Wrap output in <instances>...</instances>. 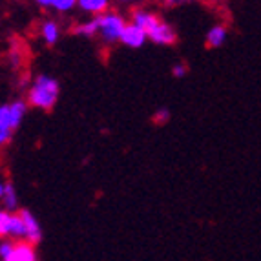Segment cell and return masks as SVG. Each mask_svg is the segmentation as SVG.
<instances>
[{
  "label": "cell",
  "mask_w": 261,
  "mask_h": 261,
  "mask_svg": "<svg viewBox=\"0 0 261 261\" xmlns=\"http://www.w3.org/2000/svg\"><path fill=\"white\" fill-rule=\"evenodd\" d=\"M188 2H194V0H165L166 6H181V4H188Z\"/></svg>",
  "instance_id": "cell-21"
},
{
  "label": "cell",
  "mask_w": 261,
  "mask_h": 261,
  "mask_svg": "<svg viewBox=\"0 0 261 261\" xmlns=\"http://www.w3.org/2000/svg\"><path fill=\"white\" fill-rule=\"evenodd\" d=\"M37 4L42 6V8H48V6H53V0H35Z\"/></svg>",
  "instance_id": "cell-22"
},
{
  "label": "cell",
  "mask_w": 261,
  "mask_h": 261,
  "mask_svg": "<svg viewBox=\"0 0 261 261\" xmlns=\"http://www.w3.org/2000/svg\"><path fill=\"white\" fill-rule=\"evenodd\" d=\"M226 40V30L223 26H214L206 35V44L210 48H219Z\"/></svg>",
  "instance_id": "cell-9"
},
{
  "label": "cell",
  "mask_w": 261,
  "mask_h": 261,
  "mask_svg": "<svg viewBox=\"0 0 261 261\" xmlns=\"http://www.w3.org/2000/svg\"><path fill=\"white\" fill-rule=\"evenodd\" d=\"M59 97V83L48 75H40L30 90V102L37 108L51 110Z\"/></svg>",
  "instance_id": "cell-2"
},
{
  "label": "cell",
  "mask_w": 261,
  "mask_h": 261,
  "mask_svg": "<svg viewBox=\"0 0 261 261\" xmlns=\"http://www.w3.org/2000/svg\"><path fill=\"white\" fill-rule=\"evenodd\" d=\"M146 39H148V35H146L144 28L139 26L137 22H134V24H128V26L124 28V33H122V37H121V42L126 44V46H130V48H141V46L146 42Z\"/></svg>",
  "instance_id": "cell-4"
},
{
  "label": "cell",
  "mask_w": 261,
  "mask_h": 261,
  "mask_svg": "<svg viewBox=\"0 0 261 261\" xmlns=\"http://www.w3.org/2000/svg\"><path fill=\"white\" fill-rule=\"evenodd\" d=\"M134 22H137L139 26H143L144 31H146V35H148V39L153 40L155 44L168 46V44L175 42L174 30H172L168 24H165L163 20H159L155 15L146 13V11H135Z\"/></svg>",
  "instance_id": "cell-1"
},
{
  "label": "cell",
  "mask_w": 261,
  "mask_h": 261,
  "mask_svg": "<svg viewBox=\"0 0 261 261\" xmlns=\"http://www.w3.org/2000/svg\"><path fill=\"white\" fill-rule=\"evenodd\" d=\"M24 234H26V226H24L22 214H11V221H9V236L24 238Z\"/></svg>",
  "instance_id": "cell-11"
},
{
  "label": "cell",
  "mask_w": 261,
  "mask_h": 261,
  "mask_svg": "<svg viewBox=\"0 0 261 261\" xmlns=\"http://www.w3.org/2000/svg\"><path fill=\"white\" fill-rule=\"evenodd\" d=\"M37 254L31 241H17L13 245V252L9 256V261H35Z\"/></svg>",
  "instance_id": "cell-5"
},
{
  "label": "cell",
  "mask_w": 261,
  "mask_h": 261,
  "mask_svg": "<svg viewBox=\"0 0 261 261\" xmlns=\"http://www.w3.org/2000/svg\"><path fill=\"white\" fill-rule=\"evenodd\" d=\"M42 37L46 40V44L53 46V44L59 40V26H57L55 22H46L42 26Z\"/></svg>",
  "instance_id": "cell-12"
},
{
  "label": "cell",
  "mask_w": 261,
  "mask_h": 261,
  "mask_svg": "<svg viewBox=\"0 0 261 261\" xmlns=\"http://www.w3.org/2000/svg\"><path fill=\"white\" fill-rule=\"evenodd\" d=\"M0 197L4 201V206L9 210L17 208V194H15V188L11 183H2L0 185Z\"/></svg>",
  "instance_id": "cell-8"
},
{
  "label": "cell",
  "mask_w": 261,
  "mask_h": 261,
  "mask_svg": "<svg viewBox=\"0 0 261 261\" xmlns=\"http://www.w3.org/2000/svg\"><path fill=\"white\" fill-rule=\"evenodd\" d=\"M13 121H11V115H9V105H4L0 108V143L6 144L11 137V132H13Z\"/></svg>",
  "instance_id": "cell-7"
},
{
  "label": "cell",
  "mask_w": 261,
  "mask_h": 261,
  "mask_svg": "<svg viewBox=\"0 0 261 261\" xmlns=\"http://www.w3.org/2000/svg\"><path fill=\"white\" fill-rule=\"evenodd\" d=\"M79 6L88 11V13H95L100 15L108 8V0H79Z\"/></svg>",
  "instance_id": "cell-10"
},
{
  "label": "cell",
  "mask_w": 261,
  "mask_h": 261,
  "mask_svg": "<svg viewBox=\"0 0 261 261\" xmlns=\"http://www.w3.org/2000/svg\"><path fill=\"white\" fill-rule=\"evenodd\" d=\"M100 17V37L106 40V42H115V40H121L122 33H124V20H122L119 15L115 13H105L99 15Z\"/></svg>",
  "instance_id": "cell-3"
},
{
  "label": "cell",
  "mask_w": 261,
  "mask_h": 261,
  "mask_svg": "<svg viewBox=\"0 0 261 261\" xmlns=\"http://www.w3.org/2000/svg\"><path fill=\"white\" fill-rule=\"evenodd\" d=\"M75 4H79V0H53V8L59 11H70Z\"/></svg>",
  "instance_id": "cell-16"
},
{
  "label": "cell",
  "mask_w": 261,
  "mask_h": 261,
  "mask_svg": "<svg viewBox=\"0 0 261 261\" xmlns=\"http://www.w3.org/2000/svg\"><path fill=\"white\" fill-rule=\"evenodd\" d=\"M9 57H11V62H13V68H17V66L20 64V55H18L17 48H11V51H9Z\"/></svg>",
  "instance_id": "cell-19"
},
{
  "label": "cell",
  "mask_w": 261,
  "mask_h": 261,
  "mask_svg": "<svg viewBox=\"0 0 261 261\" xmlns=\"http://www.w3.org/2000/svg\"><path fill=\"white\" fill-rule=\"evenodd\" d=\"M168 119H170V112L166 108L157 110L155 115H153V122H157V124H163V122H166Z\"/></svg>",
  "instance_id": "cell-18"
},
{
  "label": "cell",
  "mask_w": 261,
  "mask_h": 261,
  "mask_svg": "<svg viewBox=\"0 0 261 261\" xmlns=\"http://www.w3.org/2000/svg\"><path fill=\"white\" fill-rule=\"evenodd\" d=\"M24 113H26V105L22 100H17L13 105H9V115H11V121H13V128H17L20 124Z\"/></svg>",
  "instance_id": "cell-14"
},
{
  "label": "cell",
  "mask_w": 261,
  "mask_h": 261,
  "mask_svg": "<svg viewBox=\"0 0 261 261\" xmlns=\"http://www.w3.org/2000/svg\"><path fill=\"white\" fill-rule=\"evenodd\" d=\"M13 245L11 241H4V243L0 245V257L4 261H9V256H11V252H13Z\"/></svg>",
  "instance_id": "cell-17"
},
{
  "label": "cell",
  "mask_w": 261,
  "mask_h": 261,
  "mask_svg": "<svg viewBox=\"0 0 261 261\" xmlns=\"http://www.w3.org/2000/svg\"><path fill=\"white\" fill-rule=\"evenodd\" d=\"M99 28H100V17H95L93 20L81 24V26H79L77 30H75V33H79V35L92 37V35H95L97 31H99Z\"/></svg>",
  "instance_id": "cell-13"
},
{
  "label": "cell",
  "mask_w": 261,
  "mask_h": 261,
  "mask_svg": "<svg viewBox=\"0 0 261 261\" xmlns=\"http://www.w3.org/2000/svg\"><path fill=\"white\" fill-rule=\"evenodd\" d=\"M172 73H174L175 77H183V75L187 73V66H183V64L174 66V68H172Z\"/></svg>",
  "instance_id": "cell-20"
},
{
  "label": "cell",
  "mask_w": 261,
  "mask_h": 261,
  "mask_svg": "<svg viewBox=\"0 0 261 261\" xmlns=\"http://www.w3.org/2000/svg\"><path fill=\"white\" fill-rule=\"evenodd\" d=\"M9 221H11V214L8 210H2L0 212V234L4 236H9Z\"/></svg>",
  "instance_id": "cell-15"
},
{
  "label": "cell",
  "mask_w": 261,
  "mask_h": 261,
  "mask_svg": "<svg viewBox=\"0 0 261 261\" xmlns=\"http://www.w3.org/2000/svg\"><path fill=\"white\" fill-rule=\"evenodd\" d=\"M20 214H22V219H24V226H26V234H24V238H26L28 241H31V243H39L40 236H42L40 225L37 223V219L33 218V214H31L30 210H22Z\"/></svg>",
  "instance_id": "cell-6"
}]
</instances>
